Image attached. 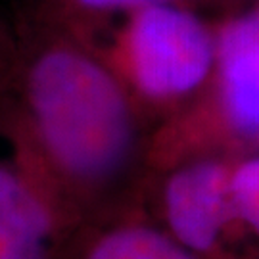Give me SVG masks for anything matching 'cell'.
Listing matches in <instances>:
<instances>
[{"label":"cell","instance_id":"7a4b0ae2","mask_svg":"<svg viewBox=\"0 0 259 259\" xmlns=\"http://www.w3.org/2000/svg\"><path fill=\"white\" fill-rule=\"evenodd\" d=\"M259 150V2L217 25L211 81L194 104L154 129L152 173L200 154ZM152 177V175H150Z\"/></svg>","mask_w":259,"mask_h":259},{"label":"cell","instance_id":"52a82bcc","mask_svg":"<svg viewBox=\"0 0 259 259\" xmlns=\"http://www.w3.org/2000/svg\"><path fill=\"white\" fill-rule=\"evenodd\" d=\"M231 198L242 238L259 257V150L232 156Z\"/></svg>","mask_w":259,"mask_h":259},{"label":"cell","instance_id":"30bf717a","mask_svg":"<svg viewBox=\"0 0 259 259\" xmlns=\"http://www.w3.org/2000/svg\"><path fill=\"white\" fill-rule=\"evenodd\" d=\"M251 2H253V4H257V2H259V0H251Z\"/></svg>","mask_w":259,"mask_h":259},{"label":"cell","instance_id":"9c48e42d","mask_svg":"<svg viewBox=\"0 0 259 259\" xmlns=\"http://www.w3.org/2000/svg\"><path fill=\"white\" fill-rule=\"evenodd\" d=\"M14 56H16V50H12L10 47H6L2 40H0V93L4 89V83L8 79L10 67H12V62H14Z\"/></svg>","mask_w":259,"mask_h":259},{"label":"cell","instance_id":"6da1fadb","mask_svg":"<svg viewBox=\"0 0 259 259\" xmlns=\"http://www.w3.org/2000/svg\"><path fill=\"white\" fill-rule=\"evenodd\" d=\"M156 123L108 58L52 35L16 52L0 139L71 229L146 209Z\"/></svg>","mask_w":259,"mask_h":259},{"label":"cell","instance_id":"8992f818","mask_svg":"<svg viewBox=\"0 0 259 259\" xmlns=\"http://www.w3.org/2000/svg\"><path fill=\"white\" fill-rule=\"evenodd\" d=\"M58 259H202L188 251L146 209L77 227Z\"/></svg>","mask_w":259,"mask_h":259},{"label":"cell","instance_id":"277c9868","mask_svg":"<svg viewBox=\"0 0 259 259\" xmlns=\"http://www.w3.org/2000/svg\"><path fill=\"white\" fill-rule=\"evenodd\" d=\"M227 154L177 159L150 177L146 211L202 259H259L242 238L231 198Z\"/></svg>","mask_w":259,"mask_h":259},{"label":"cell","instance_id":"5b68a950","mask_svg":"<svg viewBox=\"0 0 259 259\" xmlns=\"http://www.w3.org/2000/svg\"><path fill=\"white\" fill-rule=\"evenodd\" d=\"M73 231L42 188L4 152L0 156V259H58Z\"/></svg>","mask_w":259,"mask_h":259},{"label":"cell","instance_id":"ba28073f","mask_svg":"<svg viewBox=\"0 0 259 259\" xmlns=\"http://www.w3.org/2000/svg\"><path fill=\"white\" fill-rule=\"evenodd\" d=\"M152 2H163V0H73L84 12L94 14H111V12H133L137 8H142Z\"/></svg>","mask_w":259,"mask_h":259},{"label":"cell","instance_id":"3957f363","mask_svg":"<svg viewBox=\"0 0 259 259\" xmlns=\"http://www.w3.org/2000/svg\"><path fill=\"white\" fill-rule=\"evenodd\" d=\"M104 56L157 127L194 104L209 84L217 27L175 0L152 2L127 14Z\"/></svg>","mask_w":259,"mask_h":259}]
</instances>
